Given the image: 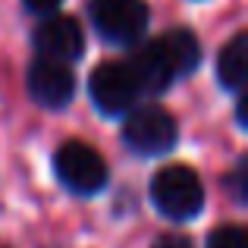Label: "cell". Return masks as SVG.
<instances>
[{
  "label": "cell",
  "instance_id": "obj_1",
  "mask_svg": "<svg viewBox=\"0 0 248 248\" xmlns=\"http://www.w3.org/2000/svg\"><path fill=\"white\" fill-rule=\"evenodd\" d=\"M151 198L167 220H192L204 207L201 176L186 164H170L151 179Z\"/></svg>",
  "mask_w": 248,
  "mask_h": 248
},
{
  "label": "cell",
  "instance_id": "obj_2",
  "mask_svg": "<svg viewBox=\"0 0 248 248\" xmlns=\"http://www.w3.org/2000/svg\"><path fill=\"white\" fill-rule=\"evenodd\" d=\"M123 141L141 157H160V154L173 151L179 141V129L170 110L160 104H141L126 113L123 123Z\"/></svg>",
  "mask_w": 248,
  "mask_h": 248
},
{
  "label": "cell",
  "instance_id": "obj_3",
  "mask_svg": "<svg viewBox=\"0 0 248 248\" xmlns=\"http://www.w3.org/2000/svg\"><path fill=\"white\" fill-rule=\"evenodd\" d=\"M91 22L110 44H135L145 38L151 13L145 0H91Z\"/></svg>",
  "mask_w": 248,
  "mask_h": 248
},
{
  "label": "cell",
  "instance_id": "obj_4",
  "mask_svg": "<svg viewBox=\"0 0 248 248\" xmlns=\"http://www.w3.org/2000/svg\"><path fill=\"white\" fill-rule=\"evenodd\" d=\"M54 170L60 182L76 195H97L107 186V164L85 141H66L54 157Z\"/></svg>",
  "mask_w": 248,
  "mask_h": 248
},
{
  "label": "cell",
  "instance_id": "obj_5",
  "mask_svg": "<svg viewBox=\"0 0 248 248\" xmlns=\"http://www.w3.org/2000/svg\"><path fill=\"white\" fill-rule=\"evenodd\" d=\"M88 91H91L94 107L107 116L129 113L132 107H139V97H141V88L126 63H101V66H94Z\"/></svg>",
  "mask_w": 248,
  "mask_h": 248
},
{
  "label": "cell",
  "instance_id": "obj_6",
  "mask_svg": "<svg viewBox=\"0 0 248 248\" xmlns=\"http://www.w3.org/2000/svg\"><path fill=\"white\" fill-rule=\"evenodd\" d=\"M35 50L41 60L73 63L85 54V31L73 16H47L35 29Z\"/></svg>",
  "mask_w": 248,
  "mask_h": 248
},
{
  "label": "cell",
  "instance_id": "obj_7",
  "mask_svg": "<svg viewBox=\"0 0 248 248\" xmlns=\"http://www.w3.org/2000/svg\"><path fill=\"white\" fill-rule=\"evenodd\" d=\"M29 94L35 97L41 107L60 110L73 101L76 94V76L66 63H54V60H41L38 57L29 66Z\"/></svg>",
  "mask_w": 248,
  "mask_h": 248
},
{
  "label": "cell",
  "instance_id": "obj_8",
  "mask_svg": "<svg viewBox=\"0 0 248 248\" xmlns=\"http://www.w3.org/2000/svg\"><path fill=\"white\" fill-rule=\"evenodd\" d=\"M126 66H129V73L135 76L141 94H145V91L157 94V91H167L170 85L176 82L173 60H170V54L164 50L160 38H154V41H148V44H139V50L132 54V60H129Z\"/></svg>",
  "mask_w": 248,
  "mask_h": 248
},
{
  "label": "cell",
  "instance_id": "obj_9",
  "mask_svg": "<svg viewBox=\"0 0 248 248\" xmlns=\"http://www.w3.org/2000/svg\"><path fill=\"white\" fill-rule=\"evenodd\" d=\"M245 76H248V35H245V31H239V35H232L230 41L223 44V50H220L217 79H220L223 88L242 91Z\"/></svg>",
  "mask_w": 248,
  "mask_h": 248
},
{
  "label": "cell",
  "instance_id": "obj_10",
  "mask_svg": "<svg viewBox=\"0 0 248 248\" xmlns=\"http://www.w3.org/2000/svg\"><path fill=\"white\" fill-rule=\"evenodd\" d=\"M160 44H164V50L170 54V60H173V69H176V79H182V76L195 73V66L201 63V44L198 38L192 35L188 29H170L164 35H157Z\"/></svg>",
  "mask_w": 248,
  "mask_h": 248
},
{
  "label": "cell",
  "instance_id": "obj_11",
  "mask_svg": "<svg viewBox=\"0 0 248 248\" xmlns=\"http://www.w3.org/2000/svg\"><path fill=\"white\" fill-rule=\"evenodd\" d=\"M207 248H248V236L242 226H220L211 232Z\"/></svg>",
  "mask_w": 248,
  "mask_h": 248
},
{
  "label": "cell",
  "instance_id": "obj_12",
  "mask_svg": "<svg viewBox=\"0 0 248 248\" xmlns=\"http://www.w3.org/2000/svg\"><path fill=\"white\" fill-rule=\"evenodd\" d=\"M154 248H195V245H192V239L179 236V232H167V236H160L154 242Z\"/></svg>",
  "mask_w": 248,
  "mask_h": 248
},
{
  "label": "cell",
  "instance_id": "obj_13",
  "mask_svg": "<svg viewBox=\"0 0 248 248\" xmlns=\"http://www.w3.org/2000/svg\"><path fill=\"white\" fill-rule=\"evenodd\" d=\"M25 6H29L31 13H44V16H47V13H54L57 6H60V0H22Z\"/></svg>",
  "mask_w": 248,
  "mask_h": 248
}]
</instances>
